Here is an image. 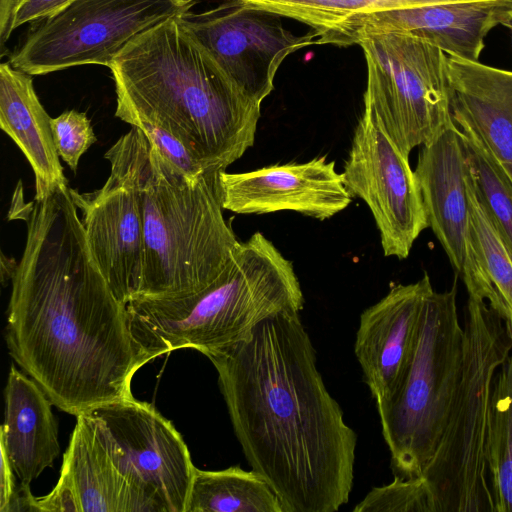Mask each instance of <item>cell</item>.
<instances>
[{
    "mask_svg": "<svg viewBox=\"0 0 512 512\" xmlns=\"http://www.w3.org/2000/svg\"><path fill=\"white\" fill-rule=\"evenodd\" d=\"M20 207L27 238L10 280V355L74 416L131 398L132 377L147 360L90 252L71 188Z\"/></svg>",
    "mask_w": 512,
    "mask_h": 512,
    "instance_id": "1",
    "label": "cell"
},
{
    "mask_svg": "<svg viewBox=\"0 0 512 512\" xmlns=\"http://www.w3.org/2000/svg\"><path fill=\"white\" fill-rule=\"evenodd\" d=\"M299 313L274 315L250 339L206 356L246 460L285 512H336L352 490L357 435L326 388Z\"/></svg>",
    "mask_w": 512,
    "mask_h": 512,
    "instance_id": "2",
    "label": "cell"
},
{
    "mask_svg": "<svg viewBox=\"0 0 512 512\" xmlns=\"http://www.w3.org/2000/svg\"><path fill=\"white\" fill-rule=\"evenodd\" d=\"M182 15L139 34L112 62L115 116L159 127L205 170L225 171L254 145L262 103L232 79Z\"/></svg>",
    "mask_w": 512,
    "mask_h": 512,
    "instance_id": "3",
    "label": "cell"
},
{
    "mask_svg": "<svg viewBox=\"0 0 512 512\" xmlns=\"http://www.w3.org/2000/svg\"><path fill=\"white\" fill-rule=\"evenodd\" d=\"M104 157L130 184L139 208L144 264L138 298L180 297L215 281L240 244L223 215L221 171L188 177L136 127Z\"/></svg>",
    "mask_w": 512,
    "mask_h": 512,
    "instance_id": "4",
    "label": "cell"
},
{
    "mask_svg": "<svg viewBox=\"0 0 512 512\" xmlns=\"http://www.w3.org/2000/svg\"><path fill=\"white\" fill-rule=\"evenodd\" d=\"M461 372L438 445L422 471L434 512H494L487 444L491 395L512 351L505 322L468 296Z\"/></svg>",
    "mask_w": 512,
    "mask_h": 512,
    "instance_id": "5",
    "label": "cell"
},
{
    "mask_svg": "<svg viewBox=\"0 0 512 512\" xmlns=\"http://www.w3.org/2000/svg\"><path fill=\"white\" fill-rule=\"evenodd\" d=\"M457 278L449 290L428 296L409 369L395 393L376 405L395 476H421L444 429L464 348Z\"/></svg>",
    "mask_w": 512,
    "mask_h": 512,
    "instance_id": "6",
    "label": "cell"
},
{
    "mask_svg": "<svg viewBox=\"0 0 512 512\" xmlns=\"http://www.w3.org/2000/svg\"><path fill=\"white\" fill-rule=\"evenodd\" d=\"M367 66L364 110L409 157L444 131L456 127L445 74L447 54L407 33L362 36Z\"/></svg>",
    "mask_w": 512,
    "mask_h": 512,
    "instance_id": "7",
    "label": "cell"
},
{
    "mask_svg": "<svg viewBox=\"0 0 512 512\" xmlns=\"http://www.w3.org/2000/svg\"><path fill=\"white\" fill-rule=\"evenodd\" d=\"M198 0H76L37 22L10 55V64L31 76L83 65L110 68L142 32L192 10Z\"/></svg>",
    "mask_w": 512,
    "mask_h": 512,
    "instance_id": "8",
    "label": "cell"
},
{
    "mask_svg": "<svg viewBox=\"0 0 512 512\" xmlns=\"http://www.w3.org/2000/svg\"><path fill=\"white\" fill-rule=\"evenodd\" d=\"M85 414L141 512H185L196 467L169 420L153 405L133 397L101 404Z\"/></svg>",
    "mask_w": 512,
    "mask_h": 512,
    "instance_id": "9",
    "label": "cell"
},
{
    "mask_svg": "<svg viewBox=\"0 0 512 512\" xmlns=\"http://www.w3.org/2000/svg\"><path fill=\"white\" fill-rule=\"evenodd\" d=\"M342 176L351 197L362 199L372 212L384 255L407 258L429 227L420 187L409 157L365 110Z\"/></svg>",
    "mask_w": 512,
    "mask_h": 512,
    "instance_id": "10",
    "label": "cell"
},
{
    "mask_svg": "<svg viewBox=\"0 0 512 512\" xmlns=\"http://www.w3.org/2000/svg\"><path fill=\"white\" fill-rule=\"evenodd\" d=\"M182 20L232 79L260 103L273 91L283 61L319 40L315 31L294 34L280 15L239 0L200 13L189 11Z\"/></svg>",
    "mask_w": 512,
    "mask_h": 512,
    "instance_id": "11",
    "label": "cell"
},
{
    "mask_svg": "<svg viewBox=\"0 0 512 512\" xmlns=\"http://www.w3.org/2000/svg\"><path fill=\"white\" fill-rule=\"evenodd\" d=\"M469 162L460 131L450 128L422 145L414 170L428 226L443 247L468 296L486 301L488 286L470 237Z\"/></svg>",
    "mask_w": 512,
    "mask_h": 512,
    "instance_id": "12",
    "label": "cell"
},
{
    "mask_svg": "<svg viewBox=\"0 0 512 512\" xmlns=\"http://www.w3.org/2000/svg\"><path fill=\"white\" fill-rule=\"evenodd\" d=\"M219 185L223 208L237 214L287 210L323 221L346 209L352 199L342 173L326 156L248 172L221 171Z\"/></svg>",
    "mask_w": 512,
    "mask_h": 512,
    "instance_id": "13",
    "label": "cell"
},
{
    "mask_svg": "<svg viewBox=\"0 0 512 512\" xmlns=\"http://www.w3.org/2000/svg\"><path fill=\"white\" fill-rule=\"evenodd\" d=\"M82 211L90 252L114 295L124 304L139 297L144 264V237L135 193L125 177L111 167L97 191L71 189Z\"/></svg>",
    "mask_w": 512,
    "mask_h": 512,
    "instance_id": "14",
    "label": "cell"
},
{
    "mask_svg": "<svg viewBox=\"0 0 512 512\" xmlns=\"http://www.w3.org/2000/svg\"><path fill=\"white\" fill-rule=\"evenodd\" d=\"M433 290L425 273L414 283L394 285L360 316L354 352L376 405L395 393L409 369Z\"/></svg>",
    "mask_w": 512,
    "mask_h": 512,
    "instance_id": "15",
    "label": "cell"
},
{
    "mask_svg": "<svg viewBox=\"0 0 512 512\" xmlns=\"http://www.w3.org/2000/svg\"><path fill=\"white\" fill-rule=\"evenodd\" d=\"M512 0L453 2L375 12L356 16L328 44L350 46L360 37L407 33L426 40L444 53L478 61L490 31L502 25Z\"/></svg>",
    "mask_w": 512,
    "mask_h": 512,
    "instance_id": "16",
    "label": "cell"
},
{
    "mask_svg": "<svg viewBox=\"0 0 512 512\" xmlns=\"http://www.w3.org/2000/svg\"><path fill=\"white\" fill-rule=\"evenodd\" d=\"M60 472L48 495L33 497L32 511L141 512L127 480L85 413L76 416Z\"/></svg>",
    "mask_w": 512,
    "mask_h": 512,
    "instance_id": "17",
    "label": "cell"
},
{
    "mask_svg": "<svg viewBox=\"0 0 512 512\" xmlns=\"http://www.w3.org/2000/svg\"><path fill=\"white\" fill-rule=\"evenodd\" d=\"M452 119L477 139L512 181V71L447 55Z\"/></svg>",
    "mask_w": 512,
    "mask_h": 512,
    "instance_id": "18",
    "label": "cell"
},
{
    "mask_svg": "<svg viewBox=\"0 0 512 512\" xmlns=\"http://www.w3.org/2000/svg\"><path fill=\"white\" fill-rule=\"evenodd\" d=\"M2 449L22 486H30L58 457L57 423L52 402L31 378L12 364L4 390Z\"/></svg>",
    "mask_w": 512,
    "mask_h": 512,
    "instance_id": "19",
    "label": "cell"
},
{
    "mask_svg": "<svg viewBox=\"0 0 512 512\" xmlns=\"http://www.w3.org/2000/svg\"><path fill=\"white\" fill-rule=\"evenodd\" d=\"M52 118L42 106L31 75L0 65V127L15 142L32 167L35 198L59 185H68L55 145Z\"/></svg>",
    "mask_w": 512,
    "mask_h": 512,
    "instance_id": "20",
    "label": "cell"
},
{
    "mask_svg": "<svg viewBox=\"0 0 512 512\" xmlns=\"http://www.w3.org/2000/svg\"><path fill=\"white\" fill-rule=\"evenodd\" d=\"M185 512H285L269 484L239 466L218 471L195 468Z\"/></svg>",
    "mask_w": 512,
    "mask_h": 512,
    "instance_id": "21",
    "label": "cell"
},
{
    "mask_svg": "<svg viewBox=\"0 0 512 512\" xmlns=\"http://www.w3.org/2000/svg\"><path fill=\"white\" fill-rule=\"evenodd\" d=\"M281 17L302 22L318 36V45L331 37L356 16L381 11L428 5L482 0H239Z\"/></svg>",
    "mask_w": 512,
    "mask_h": 512,
    "instance_id": "22",
    "label": "cell"
},
{
    "mask_svg": "<svg viewBox=\"0 0 512 512\" xmlns=\"http://www.w3.org/2000/svg\"><path fill=\"white\" fill-rule=\"evenodd\" d=\"M466 183L470 205V237L487 282L486 301L505 322L512 338V257L478 197L470 165Z\"/></svg>",
    "mask_w": 512,
    "mask_h": 512,
    "instance_id": "23",
    "label": "cell"
},
{
    "mask_svg": "<svg viewBox=\"0 0 512 512\" xmlns=\"http://www.w3.org/2000/svg\"><path fill=\"white\" fill-rule=\"evenodd\" d=\"M487 465L494 512H512V354L494 379Z\"/></svg>",
    "mask_w": 512,
    "mask_h": 512,
    "instance_id": "24",
    "label": "cell"
},
{
    "mask_svg": "<svg viewBox=\"0 0 512 512\" xmlns=\"http://www.w3.org/2000/svg\"><path fill=\"white\" fill-rule=\"evenodd\" d=\"M460 135L478 197L512 257V181L477 139Z\"/></svg>",
    "mask_w": 512,
    "mask_h": 512,
    "instance_id": "25",
    "label": "cell"
},
{
    "mask_svg": "<svg viewBox=\"0 0 512 512\" xmlns=\"http://www.w3.org/2000/svg\"><path fill=\"white\" fill-rule=\"evenodd\" d=\"M353 512H434V509L422 476H395L391 483L371 489Z\"/></svg>",
    "mask_w": 512,
    "mask_h": 512,
    "instance_id": "26",
    "label": "cell"
},
{
    "mask_svg": "<svg viewBox=\"0 0 512 512\" xmlns=\"http://www.w3.org/2000/svg\"><path fill=\"white\" fill-rule=\"evenodd\" d=\"M51 127L59 156L76 172L81 156L97 140L85 113L65 111L52 118Z\"/></svg>",
    "mask_w": 512,
    "mask_h": 512,
    "instance_id": "27",
    "label": "cell"
},
{
    "mask_svg": "<svg viewBox=\"0 0 512 512\" xmlns=\"http://www.w3.org/2000/svg\"><path fill=\"white\" fill-rule=\"evenodd\" d=\"M130 125L139 128L160 154L188 177L194 179L208 171L193 157L184 144L163 129L143 121H134Z\"/></svg>",
    "mask_w": 512,
    "mask_h": 512,
    "instance_id": "28",
    "label": "cell"
},
{
    "mask_svg": "<svg viewBox=\"0 0 512 512\" xmlns=\"http://www.w3.org/2000/svg\"><path fill=\"white\" fill-rule=\"evenodd\" d=\"M76 0H15L13 30L26 23H37L48 19Z\"/></svg>",
    "mask_w": 512,
    "mask_h": 512,
    "instance_id": "29",
    "label": "cell"
},
{
    "mask_svg": "<svg viewBox=\"0 0 512 512\" xmlns=\"http://www.w3.org/2000/svg\"><path fill=\"white\" fill-rule=\"evenodd\" d=\"M1 450V477H0V511L6 512L17 492L16 475L5 454Z\"/></svg>",
    "mask_w": 512,
    "mask_h": 512,
    "instance_id": "30",
    "label": "cell"
},
{
    "mask_svg": "<svg viewBox=\"0 0 512 512\" xmlns=\"http://www.w3.org/2000/svg\"><path fill=\"white\" fill-rule=\"evenodd\" d=\"M15 0H0V56L3 57L8 50L6 43L11 33L14 31L12 27L13 10Z\"/></svg>",
    "mask_w": 512,
    "mask_h": 512,
    "instance_id": "31",
    "label": "cell"
},
{
    "mask_svg": "<svg viewBox=\"0 0 512 512\" xmlns=\"http://www.w3.org/2000/svg\"><path fill=\"white\" fill-rule=\"evenodd\" d=\"M503 26L509 28L510 30H512V7L511 9L509 10L503 24Z\"/></svg>",
    "mask_w": 512,
    "mask_h": 512,
    "instance_id": "32",
    "label": "cell"
}]
</instances>
